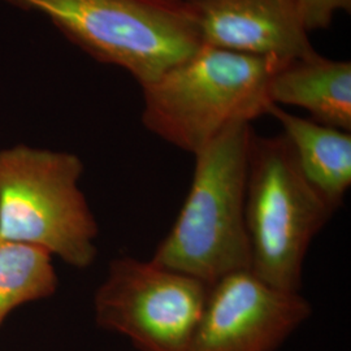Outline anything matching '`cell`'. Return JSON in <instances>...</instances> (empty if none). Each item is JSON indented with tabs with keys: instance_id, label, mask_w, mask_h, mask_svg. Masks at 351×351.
<instances>
[{
	"instance_id": "7a4b0ae2",
	"label": "cell",
	"mask_w": 351,
	"mask_h": 351,
	"mask_svg": "<svg viewBox=\"0 0 351 351\" xmlns=\"http://www.w3.org/2000/svg\"><path fill=\"white\" fill-rule=\"evenodd\" d=\"M284 63L201 46L142 86V123L156 137L194 155L226 126L267 114L269 84Z\"/></svg>"
},
{
	"instance_id": "6da1fadb",
	"label": "cell",
	"mask_w": 351,
	"mask_h": 351,
	"mask_svg": "<svg viewBox=\"0 0 351 351\" xmlns=\"http://www.w3.org/2000/svg\"><path fill=\"white\" fill-rule=\"evenodd\" d=\"M254 129L239 121L194 154L188 195L151 261L213 285L250 269L245 203Z\"/></svg>"
},
{
	"instance_id": "52a82bcc",
	"label": "cell",
	"mask_w": 351,
	"mask_h": 351,
	"mask_svg": "<svg viewBox=\"0 0 351 351\" xmlns=\"http://www.w3.org/2000/svg\"><path fill=\"white\" fill-rule=\"evenodd\" d=\"M313 315L301 291L267 284L250 269L210 285L186 351H277Z\"/></svg>"
},
{
	"instance_id": "ba28073f",
	"label": "cell",
	"mask_w": 351,
	"mask_h": 351,
	"mask_svg": "<svg viewBox=\"0 0 351 351\" xmlns=\"http://www.w3.org/2000/svg\"><path fill=\"white\" fill-rule=\"evenodd\" d=\"M202 46L278 62L313 58L294 0H185Z\"/></svg>"
},
{
	"instance_id": "7c38bea8",
	"label": "cell",
	"mask_w": 351,
	"mask_h": 351,
	"mask_svg": "<svg viewBox=\"0 0 351 351\" xmlns=\"http://www.w3.org/2000/svg\"><path fill=\"white\" fill-rule=\"evenodd\" d=\"M301 12L308 33L328 29L335 14L339 11L350 12L351 0H294Z\"/></svg>"
},
{
	"instance_id": "3957f363",
	"label": "cell",
	"mask_w": 351,
	"mask_h": 351,
	"mask_svg": "<svg viewBox=\"0 0 351 351\" xmlns=\"http://www.w3.org/2000/svg\"><path fill=\"white\" fill-rule=\"evenodd\" d=\"M46 17L93 59L145 86L202 46L185 0H3Z\"/></svg>"
},
{
	"instance_id": "9c48e42d",
	"label": "cell",
	"mask_w": 351,
	"mask_h": 351,
	"mask_svg": "<svg viewBox=\"0 0 351 351\" xmlns=\"http://www.w3.org/2000/svg\"><path fill=\"white\" fill-rule=\"evenodd\" d=\"M269 101L298 107L319 124L350 132L351 63L319 53L287 62L271 80Z\"/></svg>"
},
{
	"instance_id": "277c9868",
	"label": "cell",
	"mask_w": 351,
	"mask_h": 351,
	"mask_svg": "<svg viewBox=\"0 0 351 351\" xmlns=\"http://www.w3.org/2000/svg\"><path fill=\"white\" fill-rule=\"evenodd\" d=\"M335 213L302 173L287 137L254 132L245 203L251 272L301 291L307 252Z\"/></svg>"
},
{
	"instance_id": "5b68a950",
	"label": "cell",
	"mask_w": 351,
	"mask_h": 351,
	"mask_svg": "<svg viewBox=\"0 0 351 351\" xmlns=\"http://www.w3.org/2000/svg\"><path fill=\"white\" fill-rule=\"evenodd\" d=\"M81 159L24 145L0 151V239L39 247L75 268L97 258L98 224L80 189Z\"/></svg>"
},
{
	"instance_id": "30bf717a",
	"label": "cell",
	"mask_w": 351,
	"mask_h": 351,
	"mask_svg": "<svg viewBox=\"0 0 351 351\" xmlns=\"http://www.w3.org/2000/svg\"><path fill=\"white\" fill-rule=\"evenodd\" d=\"M267 114L282 126L302 173L326 204L337 213L351 186V134L271 104Z\"/></svg>"
},
{
	"instance_id": "8992f818",
	"label": "cell",
	"mask_w": 351,
	"mask_h": 351,
	"mask_svg": "<svg viewBox=\"0 0 351 351\" xmlns=\"http://www.w3.org/2000/svg\"><path fill=\"white\" fill-rule=\"evenodd\" d=\"M208 289L151 259L117 258L95 293V322L126 337L137 351H186Z\"/></svg>"
},
{
	"instance_id": "8fae6325",
	"label": "cell",
	"mask_w": 351,
	"mask_h": 351,
	"mask_svg": "<svg viewBox=\"0 0 351 351\" xmlns=\"http://www.w3.org/2000/svg\"><path fill=\"white\" fill-rule=\"evenodd\" d=\"M51 256L36 246L0 239V324L16 307L56 291Z\"/></svg>"
}]
</instances>
